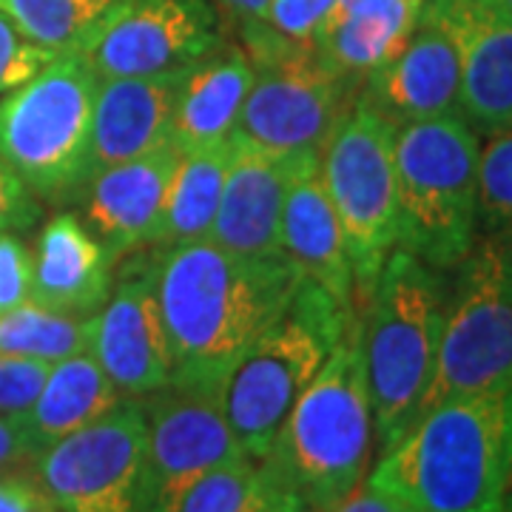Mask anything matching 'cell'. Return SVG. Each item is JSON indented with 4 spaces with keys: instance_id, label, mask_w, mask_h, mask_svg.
I'll return each instance as SVG.
<instances>
[{
    "instance_id": "cell-24",
    "label": "cell",
    "mask_w": 512,
    "mask_h": 512,
    "mask_svg": "<svg viewBox=\"0 0 512 512\" xmlns=\"http://www.w3.org/2000/svg\"><path fill=\"white\" fill-rule=\"evenodd\" d=\"M120 399L123 396L89 350L55 362L32 410L23 413L35 453L40 456L46 447L89 427Z\"/></svg>"
},
{
    "instance_id": "cell-25",
    "label": "cell",
    "mask_w": 512,
    "mask_h": 512,
    "mask_svg": "<svg viewBox=\"0 0 512 512\" xmlns=\"http://www.w3.org/2000/svg\"><path fill=\"white\" fill-rule=\"evenodd\" d=\"M231 160V137L214 146L185 151L171 177L157 248L208 239L217 220L225 171Z\"/></svg>"
},
{
    "instance_id": "cell-15",
    "label": "cell",
    "mask_w": 512,
    "mask_h": 512,
    "mask_svg": "<svg viewBox=\"0 0 512 512\" xmlns=\"http://www.w3.org/2000/svg\"><path fill=\"white\" fill-rule=\"evenodd\" d=\"M89 353L123 399H146L171 384L174 365L151 265L126 276L94 313Z\"/></svg>"
},
{
    "instance_id": "cell-5",
    "label": "cell",
    "mask_w": 512,
    "mask_h": 512,
    "mask_svg": "<svg viewBox=\"0 0 512 512\" xmlns=\"http://www.w3.org/2000/svg\"><path fill=\"white\" fill-rule=\"evenodd\" d=\"M356 311L299 279L291 302L251 348L239 356L222 384V407L245 456H268L293 404L328 362Z\"/></svg>"
},
{
    "instance_id": "cell-12",
    "label": "cell",
    "mask_w": 512,
    "mask_h": 512,
    "mask_svg": "<svg viewBox=\"0 0 512 512\" xmlns=\"http://www.w3.org/2000/svg\"><path fill=\"white\" fill-rule=\"evenodd\" d=\"M146 413L120 399L106 416L46 447L32 470L63 512H140Z\"/></svg>"
},
{
    "instance_id": "cell-22",
    "label": "cell",
    "mask_w": 512,
    "mask_h": 512,
    "mask_svg": "<svg viewBox=\"0 0 512 512\" xmlns=\"http://www.w3.org/2000/svg\"><path fill=\"white\" fill-rule=\"evenodd\" d=\"M424 0H353L333 9L313 35L316 57L330 72L362 86L367 74L399 55L416 32Z\"/></svg>"
},
{
    "instance_id": "cell-10",
    "label": "cell",
    "mask_w": 512,
    "mask_h": 512,
    "mask_svg": "<svg viewBox=\"0 0 512 512\" xmlns=\"http://www.w3.org/2000/svg\"><path fill=\"white\" fill-rule=\"evenodd\" d=\"M322 180L348 242L356 296L367 299L399 245L396 128L353 97L319 151Z\"/></svg>"
},
{
    "instance_id": "cell-29",
    "label": "cell",
    "mask_w": 512,
    "mask_h": 512,
    "mask_svg": "<svg viewBox=\"0 0 512 512\" xmlns=\"http://www.w3.org/2000/svg\"><path fill=\"white\" fill-rule=\"evenodd\" d=\"M478 231L512 242V126L487 137L481 148Z\"/></svg>"
},
{
    "instance_id": "cell-28",
    "label": "cell",
    "mask_w": 512,
    "mask_h": 512,
    "mask_svg": "<svg viewBox=\"0 0 512 512\" xmlns=\"http://www.w3.org/2000/svg\"><path fill=\"white\" fill-rule=\"evenodd\" d=\"M174 512H279L254 458H237L202 473Z\"/></svg>"
},
{
    "instance_id": "cell-14",
    "label": "cell",
    "mask_w": 512,
    "mask_h": 512,
    "mask_svg": "<svg viewBox=\"0 0 512 512\" xmlns=\"http://www.w3.org/2000/svg\"><path fill=\"white\" fill-rule=\"evenodd\" d=\"M419 20L456 37L458 111L478 137L512 126V15L493 0H424Z\"/></svg>"
},
{
    "instance_id": "cell-6",
    "label": "cell",
    "mask_w": 512,
    "mask_h": 512,
    "mask_svg": "<svg viewBox=\"0 0 512 512\" xmlns=\"http://www.w3.org/2000/svg\"><path fill=\"white\" fill-rule=\"evenodd\" d=\"M481 140L464 117L396 128L399 245L424 265L447 271L478 239Z\"/></svg>"
},
{
    "instance_id": "cell-11",
    "label": "cell",
    "mask_w": 512,
    "mask_h": 512,
    "mask_svg": "<svg viewBox=\"0 0 512 512\" xmlns=\"http://www.w3.org/2000/svg\"><path fill=\"white\" fill-rule=\"evenodd\" d=\"M140 402L146 413L140 512H174L180 495L202 473L248 458L217 390L168 384Z\"/></svg>"
},
{
    "instance_id": "cell-16",
    "label": "cell",
    "mask_w": 512,
    "mask_h": 512,
    "mask_svg": "<svg viewBox=\"0 0 512 512\" xmlns=\"http://www.w3.org/2000/svg\"><path fill=\"white\" fill-rule=\"evenodd\" d=\"M461 55L456 37L419 20L404 49L362 80L356 97L393 128L436 117H461Z\"/></svg>"
},
{
    "instance_id": "cell-20",
    "label": "cell",
    "mask_w": 512,
    "mask_h": 512,
    "mask_svg": "<svg viewBox=\"0 0 512 512\" xmlns=\"http://www.w3.org/2000/svg\"><path fill=\"white\" fill-rule=\"evenodd\" d=\"M185 69L140 77H100L92 106V174L151 154L171 140ZM89 174V177H92Z\"/></svg>"
},
{
    "instance_id": "cell-27",
    "label": "cell",
    "mask_w": 512,
    "mask_h": 512,
    "mask_svg": "<svg viewBox=\"0 0 512 512\" xmlns=\"http://www.w3.org/2000/svg\"><path fill=\"white\" fill-rule=\"evenodd\" d=\"M92 316L46 311L35 302H23L0 313V353L40 359L55 365L89 350Z\"/></svg>"
},
{
    "instance_id": "cell-17",
    "label": "cell",
    "mask_w": 512,
    "mask_h": 512,
    "mask_svg": "<svg viewBox=\"0 0 512 512\" xmlns=\"http://www.w3.org/2000/svg\"><path fill=\"white\" fill-rule=\"evenodd\" d=\"M299 157H279L231 134V160L208 239L239 256L285 259L282 208Z\"/></svg>"
},
{
    "instance_id": "cell-9",
    "label": "cell",
    "mask_w": 512,
    "mask_h": 512,
    "mask_svg": "<svg viewBox=\"0 0 512 512\" xmlns=\"http://www.w3.org/2000/svg\"><path fill=\"white\" fill-rule=\"evenodd\" d=\"M456 268V291L447 299L436 370L419 416L450 399L512 387V242L481 234Z\"/></svg>"
},
{
    "instance_id": "cell-4",
    "label": "cell",
    "mask_w": 512,
    "mask_h": 512,
    "mask_svg": "<svg viewBox=\"0 0 512 512\" xmlns=\"http://www.w3.org/2000/svg\"><path fill=\"white\" fill-rule=\"evenodd\" d=\"M365 302L362 356L373 430L384 453L419 419L436 370L447 293L436 268L396 248Z\"/></svg>"
},
{
    "instance_id": "cell-7",
    "label": "cell",
    "mask_w": 512,
    "mask_h": 512,
    "mask_svg": "<svg viewBox=\"0 0 512 512\" xmlns=\"http://www.w3.org/2000/svg\"><path fill=\"white\" fill-rule=\"evenodd\" d=\"M97 80L86 55H57L0 97V157L37 200H69L89 183Z\"/></svg>"
},
{
    "instance_id": "cell-23",
    "label": "cell",
    "mask_w": 512,
    "mask_h": 512,
    "mask_svg": "<svg viewBox=\"0 0 512 512\" xmlns=\"http://www.w3.org/2000/svg\"><path fill=\"white\" fill-rule=\"evenodd\" d=\"M254 83V66L245 49L220 46L185 69L171 143L180 151L214 146L234 134L242 103Z\"/></svg>"
},
{
    "instance_id": "cell-8",
    "label": "cell",
    "mask_w": 512,
    "mask_h": 512,
    "mask_svg": "<svg viewBox=\"0 0 512 512\" xmlns=\"http://www.w3.org/2000/svg\"><path fill=\"white\" fill-rule=\"evenodd\" d=\"M242 37L254 83L234 134L279 157L322 151L359 83L330 72L311 43L279 35L265 20L242 23Z\"/></svg>"
},
{
    "instance_id": "cell-18",
    "label": "cell",
    "mask_w": 512,
    "mask_h": 512,
    "mask_svg": "<svg viewBox=\"0 0 512 512\" xmlns=\"http://www.w3.org/2000/svg\"><path fill=\"white\" fill-rule=\"evenodd\" d=\"M183 151L171 140L151 154L94 171L86 183V225L117 262L157 245L171 177Z\"/></svg>"
},
{
    "instance_id": "cell-1",
    "label": "cell",
    "mask_w": 512,
    "mask_h": 512,
    "mask_svg": "<svg viewBox=\"0 0 512 512\" xmlns=\"http://www.w3.org/2000/svg\"><path fill=\"white\" fill-rule=\"evenodd\" d=\"M151 268L174 365L171 384L217 393L302 279L288 259L239 256L214 239L163 248Z\"/></svg>"
},
{
    "instance_id": "cell-41",
    "label": "cell",
    "mask_w": 512,
    "mask_h": 512,
    "mask_svg": "<svg viewBox=\"0 0 512 512\" xmlns=\"http://www.w3.org/2000/svg\"><path fill=\"white\" fill-rule=\"evenodd\" d=\"M350 3H353V0H336V6H333V9H345V6H350Z\"/></svg>"
},
{
    "instance_id": "cell-37",
    "label": "cell",
    "mask_w": 512,
    "mask_h": 512,
    "mask_svg": "<svg viewBox=\"0 0 512 512\" xmlns=\"http://www.w3.org/2000/svg\"><path fill=\"white\" fill-rule=\"evenodd\" d=\"M333 512H396V501L379 493V490H373L370 484H365Z\"/></svg>"
},
{
    "instance_id": "cell-36",
    "label": "cell",
    "mask_w": 512,
    "mask_h": 512,
    "mask_svg": "<svg viewBox=\"0 0 512 512\" xmlns=\"http://www.w3.org/2000/svg\"><path fill=\"white\" fill-rule=\"evenodd\" d=\"M35 447L26 433L23 416H0V473L35 464Z\"/></svg>"
},
{
    "instance_id": "cell-32",
    "label": "cell",
    "mask_w": 512,
    "mask_h": 512,
    "mask_svg": "<svg viewBox=\"0 0 512 512\" xmlns=\"http://www.w3.org/2000/svg\"><path fill=\"white\" fill-rule=\"evenodd\" d=\"M32 296V251L18 234H0V313Z\"/></svg>"
},
{
    "instance_id": "cell-3",
    "label": "cell",
    "mask_w": 512,
    "mask_h": 512,
    "mask_svg": "<svg viewBox=\"0 0 512 512\" xmlns=\"http://www.w3.org/2000/svg\"><path fill=\"white\" fill-rule=\"evenodd\" d=\"M504 396L436 404L384 450L367 484L416 512H504Z\"/></svg>"
},
{
    "instance_id": "cell-26",
    "label": "cell",
    "mask_w": 512,
    "mask_h": 512,
    "mask_svg": "<svg viewBox=\"0 0 512 512\" xmlns=\"http://www.w3.org/2000/svg\"><path fill=\"white\" fill-rule=\"evenodd\" d=\"M123 0H0L29 40L55 55H86Z\"/></svg>"
},
{
    "instance_id": "cell-39",
    "label": "cell",
    "mask_w": 512,
    "mask_h": 512,
    "mask_svg": "<svg viewBox=\"0 0 512 512\" xmlns=\"http://www.w3.org/2000/svg\"><path fill=\"white\" fill-rule=\"evenodd\" d=\"M217 3L239 23H256V20H265L271 0H217Z\"/></svg>"
},
{
    "instance_id": "cell-2",
    "label": "cell",
    "mask_w": 512,
    "mask_h": 512,
    "mask_svg": "<svg viewBox=\"0 0 512 512\" xmlns=\"http://www.w3.org/2000/svg\"><path fill=\"white\" fill-rule=\"evenodd\" d=\"M373 407L362 356V319L293 404L259 470L279 512H333L362 487L373 456Z\"/></svg>"
},
{
    "instance_id": "cell-35",
    "label": "cell",
    "mask_w": 512,
    "mask_h": 512,
    "mask_svg": "<svg viewBox=\"0 0 512 512\" xmlns=\"http://www.w3.org/2000/svg\"><path fill=\"white\" fill-rule=\"evenodd\" d=\"M0 512H63L35 470L0 473Z\"/></svg>"
},
{
    "instance_id": "cell-34",
    "label": "cell",
    "mask_w": 512,
    "mask_h": 512,
    "mask_svg": "<svg viewBox=\"0 0 512 512\" xmlns=\"http://www.w3.org/2000/svg\"><path fill=\"white\" fill-rule=\"evenodd\" d=\"M40 220V200L26 188L18 171L0 157V234L29 231Z\"/></svg>"
},
{
    "instance_id": "cell-42",
    "label": "cell",
    "mask_w": 512,
    "mask_h": 512,
    "mask_svg": "<svg viewBox=\"0 0 512 512\" xmlns=\"http://www.w3.org/2000/svg\"><path fill=\"white\" fill-rule=\"evenodd\" d=\"M396 512H416V510H410V507H404V504H399V501H396Z\"/></svg>"
},
{
    "instance_id": "cell-21",
    "label": "cell",
    "mask_w": 512,
    "mask_h": 512,
    "mask_svg": "<svg viewBox=\"0 0 512 512\" xmlns=\"http://www.w3.org/2000/svg\"><path fill=\"white\" fill-rule=\"evenodd\" d=\"M114 259L74 214H57L37 234L32 251V296L46 311L94 316L111 293Z\"/></svg>"
},
{
    "instance_id": "cell-30",
    "label": "cell",
    "mask_w": 512,
    "mask_h": 512,
    "mask_svg": "<svg viewBox=\"0 0 512 512\" xmlns=\"http://www.w3.org/2000/svg\"><path fill=\"white\" fill-rule=\"evenodd\" d=\"M55 52L37 46L20 32L12 18L0 9V97L12 94L29 83L43 66L55 60Z\"/></svg>"
},
{
    "instance_id": "cell-33",
    "label": "cell",
    "mask_w": 512,
    "mask_h": 512,
    "mask_svg": "<svg viewBox=\"0 0 512 512\" xmlns=\"http://www.w3.org/2000/svg\"><path fill=\"white\" fill-rule=\"evenodd\" d=\"M336 0H271L265 23L276 29L279 35L311 43L313 35L322 29V23L330 18Z\"/></svg>"
},
{
    "instance_id": "cell-38",
    "label": "cell",
    "mask_w": 512,
    "mask_h": 512,
    "mask_svg": "<svg viewBox=\"0 0 512 512\" xmlns=\"http://www.w3.org/2000/svg\"><path fill=\"white\" fill-rule=\"evenodd\" d=\"M504 512H512V387L504 396Z\"/></svg>"
},
{
    "instance_id": "cell-40",
    "label": "cell",
    "mask_w": 512,
    "mask_h": 512,
    "mask_svg": "<svg viewBox=\"0 0 512 512\" xmlns=\"http://www.w3.org/2000/svg\"><path fill=\"white\" fill-rule=\"evenodd\" d=\"M493 3H498V6H501L504 12H510V15H512V0H493Z\"/></svg>"
},
{
    "instance_id": "cell-19",
    "label": "cell",
    "mask_w": 512,
    "mask_h": 512,
    "mask_svg": "<svg viewBox=\"0 0 512 512\" xmlns=\"http://www.w3.org/2000/svg\"><path fill=\"white\" fill-rule=\"evenodd\" d=\"M282 256L302 279L319 285L342 308L356 311L348 242L322 180L319 151L302 154L293 168L282 208Z\"/></svg>"
},
{
    "instance_id": "cell-13",
    "label": "cell",
    "mask_w": 512,
    "mask_h": 512,
    "mask_svg": "<svg viewBox=\"0 0 512 512\" xmlns=\"http://www.w3.org/2000/svg\"><path fill=\"white\" fill-rule=\"evenodd\" d=\"M220 46L211 0H123L86 57L100 77H140L188 69Z\"/></svg>"
},
{
    "instance_id": "cell-31",
    "label": "cell",
    "mask_w": 512,
    "mask_h": 512,
    "mask_svg": "<svg viewBox=\"0 0 512 512\" xmlns=\"http://www.w3.org/2000/svg\"><path fill=\"white\" fill-rule=\"evenodd\" d=\"M52 365L0 353V416H23L37 402Z\"/></svg>"
}]
</instances>
